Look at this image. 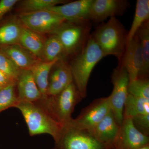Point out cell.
Here are the masks:
<instances>
[{"label":"cell","instance_id":"obj_25","mask_svg":"<svg viewBox=\"0 0 149 149\" xmlns=\"http://www.w3.org/2000/svg\"><path fill=\"white\" fill-rule=\"evenodd\" d=\"M66 1L63 0H24L19 3L18 10L20 13L33 12L45 10Z\"/></svg>","mask_w":149,"mask_h":149},{"label":"cell","instance_id":"obj_3","mask_svg":"<svg viewBox=\"0 0 149 149\" xmlns=\"http://www.w3.org/2000/svg\"><path fill=\"white\" fill-rule=\"evenodd\" d=\"M104 56L92 35L85 48L80 54L72 58L68 63L73 82L83 98L87 95L88 81L96 64Z\"/></svg>","mask_w":149,"mask_h":149},{"label":"cell","instance_id":"obj_26","mask_svg":"<svg viewBox=\"0 0 149 149\" xmlns=\"http://www.w3.org/2000/svg\"><path fill=\"white\" fill-rule=\"evenodd\" d=\"M16 83L0 89V113L18 103Z\"/></svg>","mask_w":149,"mask_h":149},{"label":"cell","instance_id":"obj_30","mask_svg":"<svg viewBox=\"0 0 149 149\" xmlns=\"http://www.w3.org/2000/svg\"><path fill=\"white\" fill-rule=\"evenodd\" d=\"M18 0H1L0 1V22L5 15L18 2Z\"/></svg>","mask_w":149,"mask_h":149},{"label":"cell","instance_id":"obj_14","mask_svg":"<svg viewBox=\"0 0 149 149\" xmlns=\"http://www.w3.org/2000/svg\"><path fill=\"white\" fill-rule=\"evenodd\" d=\"M52 68L49 76L47 96L57 95L73 82L71 70L66 61H58Z\"/></svg>","mask_w":149,"mask_h":149},{"label":"cell","instance_id":"obj_18","mask_svg":"<svg viewBox=\"0 0 149 149\" xmlns=\"http://www.w3.org/2000/svg\"><path fill=\"white\" fill-rule=\"evenodd\" d=\"M23 26L18 17H13L0 22V48L18 44Z\"/></svg>","mask_w":149,"mask_h":149},{"label":"cell","instance_id":"obj_16","mask_svg":"<svg viewBox=\"0 0 149 149\" xmlns=\"http://www.w3.org/2000/svg\"><path fill=\"white\" fill-rule=\"evenodd\" d=\"M120 128V125L118 124L113 113L111 111L89 132L100 142L113 146Z\"/></svg>","mask_w":149,"mask_h":149},{"label":"cell","instance_id":"obj_6","mask_svg":"<svg viewBox=\"0 0 149 149\" xmlns=\"http://www.w3.org/2000/svg\"><path fill=\"white\" fill-rule=\"evenodd\" d=\"M114 146L103 143L88 130L79 129L68 124L63 127L56 149H111Z\"/></svg>","mask_w":149,"mask_h":149},{"label":"cell","instance_id":"obj_10","mask_svg":"<svg viewBox=\"0 0 149 149\" xmlns=\"http://www.w3.org/2000/svg\"><path fill=\"white\" fill-rule=\"evenodd\" d=\"M149 136L134 126L132 118H124L113 146L116 149H138L149 145Z\"/></svg>","mask_w":149,"mask_h":149},{"label":"cell","instance_id":"obj_33","mask_svg":"<svg viewBox=\"0 0 149 149\" xmlns=\"http://www.w3.org/2000/svg\"><path fill=\"white\" fill-rule=\"evenodd\" d=\"M56 149L55 148H54L53 149Z\"/></svg>","mask_w":149,"mask_h":149},{"label":"cell","instance_id":"obj_5","mask_svg":"<svg viewBox=\"0 0 149 149\" xmlns=\"http://www.w3.org/2000/svg\"><path fill=\"white\" fill-rule=\"evenodd\" d=\"M92 22L89 19L65 21L53 34L61 43L67 58H72L84 49L91 35Z\"/></svg>","mask_w":149,"mask_h":149},{"label":"cell","instance_id":"obj_31","mask_svg":"<svg viewBox=\"0 0 149 149\" xmlns=\"http://www.w3.org/2000/svg\"><path fill=\"white\" fill-rule=\"evenodd\" d=\"M16 83V80L0 70V87L1 88L6 87L10 84Z\"/></svg>","mask_w":149,"mask_h":149},{"label":"cell","instance_id":"obj_9","mask_svg":"<svg viewBox=\"0 0 149 149\" xmlns=\"http://www.w3.org/2000/svg\"><path fill=\"white\" fill-rule=\"evenodd\" d=\"M111 111L108 97L95 99L83 109L76 118H72L68 124L79 129L90 131Z\"/></svg>","mask_w":149,"mask_h":149},{"label":"cell","instance_id":"obj_12","mask_svg":"<svg viewBox=\"0 0 149 149\" xmlns=\"http://www.w3.org/2000/svg\"><path fill=\"white\" fill-rule=\"evenodd\" d=\"M129 75L130 82L140 77L143 66V56L141 45L137 35L127 43L121 61Z\"/></svg>","mask_w":149,"mask_h":149},{"label":"cell","instance_id":"obj_8","mask_svg":"<svg viewBox=\"0 0 149 149\" xmlns=\"http://www.w3.org/2000/svg\"><path fill=\"white\" fill-rule=\"evenodd\" d=\"M18 18L24 27L40 34H53L66 21L56 13L46 10L20 13Z\"/></svg>","mask_w":149,"mask_h":149},{"label":"cell","instance_id":"obj_34","mask_svg":"<svg viewBox=\"0 0 149 149\" xmlns=\"http://www.w3.org/2000/svg\"><path fill=\"white\" fill-rule=\"evenodd\" d=\"M1 88H1V87H0V89H1Z\"/></svg>","mask_w":149,"mask_h":149},{"label":"cell","instance_id":"obj_17","mask_svg":"<svg viewBox=\"0 0 149 149\" xmlns=\"http://www.w3.org/2000/svg\"><path fill=\"white\" fill-rule=\"evenodd\" d=\"M0 50L21 70H31L42 61L18 43L0 48Z\"/></svg>","mask_w":149,"mask_h":149},{"label":"cell","instance_id":"obj_32","mask_svg":"<svg viewBox=\"0 0 149 149\" xmlns=\"http://www.w3.org/2000/svg\"><path fill=\"white\" fill-rule=\"evenodd\" d=\"M138 149H149V145L145 146L142 147Z\"/></svg>","mask_w":149,"mask_h":149},{"label":"cell","instance_id":"obj_1","mask_svg":"<svg viewBox=\"0 0 149 149\" xmlns=\"http://www.w3.org/2000/svg\"><path fill=\"white\" fill-rule=\"evenodd\" d=\"M15 107L23 116L30 136L47 134L52 137L55 142L58 141L64 126L52 117L39 101L18 103Z\"/></svg>","mask_w":149,"mask_h":149},{"label":"cell","instance_id":"obj_11","mask_svg":"<svg viewBox=\"0 0 149 149\" xmlns=\"http://www.w3.org/2000/svg\"><path fill=\"white\" fill-rule=\"evenodd\" d=\"M130 5L125 0H93L89 19L92 22H100L108 17L120 16Z\"/></svg>","mask_w":149,"mask_h":149},{"label":"cell","instance_id":"obj_7","mask_svg":"<svg viewBox=\"0 0 149 149\" xmlns=\"http://www.w3.org/2000/svg\"><path fill=\"white\" fill-rule=\"evenodd\" d=\"M113 89L109 96L111 111L118 124L120 126L123 119V109L128 95V87L130 83L129 75L121 63L114 69L111 75Z\"/></svg>","mask_w":149,"mask_h":149},{"label":"cell","instance_id":"obj_22","mask_svg":"<svg viewBox=\"0 0 149 149\" xmlns=\"http://www.w3.org/2000/svg\"><path fill=\"white\" fill-rule=\"evenodd\" d=\"M149 114V99L136 97L128 94L123 109V118Z\"/></svg>","mask_w":149,"mask_h":149},{"label":"cell","instance_id":"obj_24","mask_svg":"<svg viewBox=\"0 0 149 149\" xmlns=\"http://www.w3.org/2000/svg\"><path fill=\"white\" fill-rule=\"evenodd\" d=\"M149 19V0H138L133 22L128 32L127 43L133 39L142 24Z\"/></svg>","mask_w":149,"mask_h":149},{"label":"cell","instance_id":"obj_4","mask_svg":"<svg viewBox=\"0 0 149 149\" xmlns=\"http://www.w3.org/2000/svg\"><path fill=\"white\" fill-rule=\"evenodd\" d=\"M83 99L72 82L57 95L47 96L39 102L55 120L64 126L72 120L75 106Z\"/></svg>","mask_w":149,"mask_h":149},{"label":"cell","instance_id":"obj_21","mask_svg":"<svg viewBox=\"0 0 149 149\" xmlns=\"http://www.w3.org/2000/svg\"><path fill=\"white\" fill-rule=\"evenodd\" d=\"M143 56V66L139 78L149 77V19L145 22L137 31Z\"/></svg>","mask_w":149,"mask_h":149},{"label":"cell","instance_id":"obj_15","mask_svg":"<svg viewBox=\"0 0 149 149\" xmlns=\"http://www.w3.org/2000/svg\"><path fill=\"white\" fill-rule=\"evenodd\" d=\"M16 84L18 103L34 102L42 98L30 70H21Z\"/></svg>","mask_w":149,"mask_h":149},{"label":"cell","instance_id":"obj_19","mask_svg":"<svg viewBox=\"0 0 149 149\" xmlns=\"http://www.w3.org/2000/svg\"><path fill=\"white\" fill-rule=\"evenodd\" d=\"M45 40L41 34L23 26L18 44L42 61Z\"/></svg>","mask_w":149,"mask_h":149},{"label":"cell","instance_id":"obj_23","mask_svg":"<svg viewBox=\"0 0 149 149\" xmlns=\"http://www.w3.org/2000/svg\"><path fill=\"white\" fill-rule=\"evenodd\" d=\"M67 57L62 45L56 35L52 34L45 40L43 51V61H66Z\"/></svg>","mask_w":149,"mask_h":149},{"label":"cell","instance_id":"obj_2","mask_svg":"<svg viewBox=\"0 0 149 149\" xmlns=\"http://www.w3.org/2000/svg\"><path fill=\"white\" fill-rule=\"evenodd\" d=\"M128 33L124 25L113 17L99 25L91 35L104 57L115 56L120 62L127 45Z\"/></svg>","mask_w":149,"mask_h":149},{"label":"cell","instance_id":"obj_20","mask_svg":"<svg viewBox=\"0 0 149 149\" xmlns=\"http://www.w3.org/2000/svg\"><path fill=\"white\" fill-rule=\"evenodd\" d=\"M58 61L59 60L51 62L41 61L30 70L33 74L37 87L42 96V98H45L47 97L50 73L53 67Z\"/></svg>","mask_w":149,"mask_h":149},{"label":"cell","instance_id":"obj_29","mask_svg":"<svg viewBox=\"0 0 149 149\" xmlns=\"http://www.w3.org/2000/svg\"><path fill=\"white\" fill-rule=\"evenodd\" d=\"M134 126L146 136L149 135V114L137 116L132 118Z\"/></svg>","mask_w":149,"mask_h":149},{"label":"cell","instance_id":"obj_13","mask_svg":"<svg viewBox=\"0 0 149 149\" xmlns=\"http://www.w3.org/2000/svg\"><path fill=\"white\" fill-rule=\"evenodd\" d=\"M93 0H78L52 7L46 10L56 13L68 21L89 19Z\"/></svg>","mask_w":149,"mask_h":149},{"label":"cell","instance_id":"obj_27","mask_svg":"<svg viewBox=\"0 0 149 149\" xmlns=\"http://www.w3.org/2000/svg\"><path fill=\"white\" fill-rule=\"evenodd\" d=\"M128 93L136 97L149 99V77L138 78L130 82Z\"/></svg>","mask_w":149,"mask_h":149},{"label":"cell","instance_id":"obj_28","mask_svg":"<svg viewBox=\"0 0 149 149\" xmlns=\"http://www.w3.org/2000/svg\"><path fill=\"white\" fill-rule=\"evenodd\" d=\"M0 70L16 80L21 70L0 50Z\"/></svg>","mask_w":149,"mask_h":149}]
</instances>
